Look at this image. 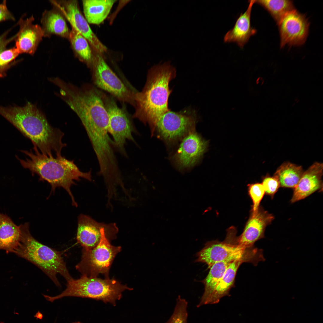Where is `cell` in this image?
Listing matches in <instances>:
<instances>
[{"label":"cell","instance_id":"obj_1","mask_svg":"<svg viewBox=\"0 0 323 323\" xmlns=\"http://www.w3.org/2000/svg\"><path fill=\"white\" fill-rule=\"evenodd\" d=\"M0 114L30 139L34 147L42 153L61 154L66 146L62 140L63 132L53 127L36 106L29 102L23 106H0Z\"/></svg>","mask_w":323,"mask_h":323},{"label":"cell","instance_id":"obj_2","mask_svg":"<svg viewBox=\"0 0 323 323\" xmlns=\"http://www.w3.org/2000/svg\"><path fill=\"white\" fill-rule=\"evenodd\" d=\"M176 74V69L169 61L155 65L148 71L142 91L135 94L133 118L148 124L152 132L160 118L170 110L168 100L172 90L169 84Z\"/></svg>","mask_w":323,"mask_h":323},{"label":"cell","instance_id":"obj_3","mask_svg":"<svg viewBox=\"0 0 323 323\" xmlns=\"http://www.w3.org/2000/svg\"><path fill=\"white\" fill-rule=\"evenodd\" d=\"M33 152L22 151L28 158L23 160L17 158L21 165L29 169L33 175H37L39 180L49 183L53 192L57 187L63 188L70 196L72 205L77 207L71 187L76 184L75 181H79L81 178L91 181V170L81 171L74 160H69L61 154L54 157L52 155L42 153L36 147H33Z\"/></svg>","mask_w":323,"mask_h":323},{"label":"cell","instance_id":"obj_4","mask_svg":"<svg viewBox=\"0 0 323 323\" xmlns=\"http://www.w3.org/2000/svg\"><path fill=\"white\" fill-rule=\"evenodd\" d=\"M29 223L19 226L21 237L19 245L15 253L39 268L57 286L61 285L57 276L62 275L67 281L74 278L70 275L60 252L45 245L35 239L31 235Z\"/></svg>","mask_w":323,"mask_h":323},{"label":"cell","instance_id":"obj_5","mask_svg":"<svg viewBox=\"0 0 323 323\" xmlns=\"http://www.w3.org/2000/svg\"><path fill=\"white\" fill-rule=\"evenodd\" d=\"M227 232L223 241L215 240L206 243L196 253L197 258L194 262L205 263L210 268L214 264L223 261L242 259L256 266L259 262L265 260L262 249L254 246L245 248L238 244L235 227L231 226Z\"/></svg>","mask_w":323,"mask_h":323},{"label":"cell","instance_id":"obj_6","mask_svg":"<svg viewBox=\"0 0 323 323\" xmlns=\"http://www.w3.org/2000/svg\"><path fill=\"white\" fill-rule=\"evenodd\" d=\"M126 290L132 289L113 279H103L82 275L78 279L67 282L66 288L60 294L44 296L51 302L64 297H77L101 300L115 305L116 301L121 298L122 292Z\"/></svg>","mask_w":323,"mask_h":323},{"label":"cell","instance_id":"obj_7","mask_svg":"<svg viewBox=\"0 0 323 323\" xmlns=\"http://www.w3.org/2000/svg\"><path fill=\"white\" fill-rule=\"evenodd\" d=\"M101 232L100 240L96 246L91 249H83L81 260L76 266L82 275L95 278L102 273L108 277L111 264L121 250L120 246H114L110 243L104 228H101Z\"/></svg>","mask_w":323,"mask_h":323},{"label":"cell","instance_id":"obj_8","mask_svg":"<svg viewBox=\"0 0 323 323\" xmlns=\"http://www.w3.org/2000/svg\"><path fill=\"white\" fill-rule=\"evenodd\" d=\"M92 79L98 87L119 100L134 106L136 91L127 86L107 64L101 54L96 53L92 65Z\"/></svg>","mask_w":323,"mask_h":323},{"label":"cell","instance_id":"obj_9","mask_svg":"<svg viewBox=\"0 0 323 323\" xmlns=\"http://www.w3.org/2000/svg\"><path fill=\"white\" fill-rule=\"evenodd\" d=\"M102 98L108 115V132L113 139L114 147L127 156L126 140L135 142L132 133L136 132V129L127 113L118 106L111 97L103 93Z\"/></svg>","mask_w":323,"mask_h":323},{"label":"cell","instance_id":"obj_10","mask_svg":"<svg viewBox=\"0 0 323 323\" xmlns=\"http://www.w3.org/2000/svg\"><path fill=\"white\" fill-rule=\"evenodd\" d=\"M196 116L195 111L190 109L177 112L170 110L160 118L155 129L164 140L174 141L194 131Z\"/></svg>","mask_w":323,"mask_h":323},{"label":"cell","instance_id":"obj_11","mask_svg":"<svg viewBox=\"0 0 323 323\" xmlns=\"http://www.w3.org/2000/svg\"><path fill=\"white\" fill-rule=\"evenodd\" d=\"M280 48L286 45L298 46L303 44L309 32L310 23L305 15L294 9L287 13L277 24Z\"/></svg>","mask_w":323,"mask_h":323},{"label":"cell","instance_id":"obj_12","mask_svg":"<svg viewBox=\"0 0 323 323\" xmlns=\"http://www.w3.org/2000/svg\"><path fill=\"white\" fill-rule=\"evenodd\" d=\"M104 228L107 238L116 237L118 229L115 223L105 224L98 223L90 217L80 215L78 220L77 240L83 248L91 249L99 243L101 237V230Z\"/></svg>","mask_w":323,"mask_h":323},{"label":"cell","instance_id":"obj_13","mask_svg":"<svg viewBox=\"0 0 323 323\" xmlns=\"http://www.w3.org/2000/svg\"><path fill=\"white\" fill-rule=\"evenodd\" d=\"M72 27L79 33L88 41L96 53L102 54L107 49L93 32L85 18L81 13L76 1L63 2L59 6Z\"/></svg>","mask_w":323,"mask_h":323},{"label":"cell","instance_id":"obj_14","mask_svg":"<svg viewBox=\"0 0 323 323\" xmlns=\"http://www.w3.org/2000/svg\"><path fill=\"white\" fill-rule=\"evenodd\" d=\"M250 212L242 233L237 237L238 244L245 248L253 246L256 241L263 238L266 227L274 219L273 215L260 206L255 211Z\"/></svg>","mask_w":323,"mask_h":323},{"label":"cell","instance_id":"obj_15","mask_svg":"<svg viewBox=\"0 0 323 323\" xmlns=\"http://www.w3.org/2000/svg\"><path fill=\"white\" fill-rule=\"evenodd\" d=\"M208 142L194 131L188 133L181 142L175 156L177 164L182 168L194 166L205 152Z\"/></svg>","mask_w":323,"mask_h":323},{"label":"cell","instance_id":"obj_16","mask_svg":"<svg viewBox=\"0 0 323 323\" xmlns=\"http://www.w3.org/2000/svg\"><path fill=\"white\" fill-rule=\"evenodd\" d=\"M33 16L19 21V31L16 35L15 47L19 54L27 53L33 55L44 36L42 28L33 22Z\"/></svg>","mask_w":323,"mask_h":323},{"label":"cell","instance_id":"obj_17","mask_svg":"<svg viewBox=\"0 0 323 323\" xmlns=\"http://www.w3.org/2000/svg\"><path fill=\"white\" fill-rule=\"evenodd\" d=\"M322 163L317 162L304 172L298 184L294 188L290 200L291 203L304 199L318 191H322Z\"/></svg>","mask_w":323,"mask_h":323},{"label":"cell","instance_id":"obj_18","mask_svg":"<svg viewBox=\"0 0 323 323\" xmlns=\"http://www.w3.org/2000/svg\"><path fill=\"white\" fill-rule=\"evenodd\" d=\"M249 4L247 9L241 13L237 19L234 27L228 31L224 37V42L236 43L241 48L255 35L257 31L251 25V16L252 8L255 0L248 1Z\"/></svg>","mask_w":323,"mask_h":323},{"label":"cell","instance_id":"obj_19","mask_svg":"<svg viewBox=\"0 0 323 323\" xmlns=\"http://www.w3.org/2000/svg\"><path fill=\"white\" fill-rule=\"evenodd\" d=\"M21 237L19 226H16L7 215L0 212V249L6 253H14Z\"/></svg>","mask_w":323,"mask_h":323},{"label":"cell","instance_id":"obj_20","mask_svg":"<svg viewBox=\"0 0 323 323\" xmlns=\"http://www.w3.org/2000/svg\"><path fill=\"white\" fill-rule=\"evenodd\" d=\"M244 262V260L240 259L235 260L230 263L206 304L218 303L221 298L229 295L230 290L234 285L237 270L241 264Z\"/></svg>","mask_w":323,"mask_h":323},{"label":"cell","instance_id":"obj_21","mask_svg":"<svg viewBox=\"0 0 323 323\" xmlns=\"http://www.w3.org/2000/svg\"><path fill=\"white\" fill-rule=\"evenodd\" d=\"M116 0L83 1V12L88 23L99 25L106 18Z\"/></svg>","mask_w":323,"mask_h":323},{"label":"cell","instance_id":"obj_22","mask_svg":"<svg viewBox=\"0 0 323 323\" xmlns=\"http://www.w3.org/2000/svg\"><path fill=\"white\" fill-rule=\"evenodd\" d=\"M41 23L44 36L55 34L68 39L70 31L65 19L59 12L54 10L45 11Z\"/></svg>","mask_w":323,"mask_h":323},{"label":"cell","instance_id":"obj_23","mask_svg":"<svg viewBox=\"0 0 323 323\" xmlns=\"http://www.w3.org/2000/svg\"><path fill=\"white\" fill-rule=\"evenodd\" d=\"M226 261L216 263L210 268L206 277L200 281L204 285L205 290L200 301L197 307H199L206 304L209 298L223 277L227 268L233 262Z\"/></svg>","mask_w":323,"mask_h":323},{"label":"cell","instance_id":"obj_24","mask_svg":"<svg viewBox=\"0 0 323 323\" xmlns=\"http://www.w3.org/2000/svg\"><path fill=\"white\" fill-rule=\"evenodd\" d=\"M303 172L301 166L286 162L282 164L278 168L274 175L278 179L280 186L294 188Z\"/></svg>","mask_w":323,"mask_h":323},{"label":"cell","instance_id":"obj_25","mask_svg":"<svg viewBox=\"0 0 323 323\" xmlns=\"http://www.w3.org/2000/svg\"><path fill=\"white\" fill-rule=\"evenodd\" d=\"M68 39L77 56L90 67L94 55L87 40L72 27L70 31Z\"/></svg>","mask_w":323,"mask_h":323},{"label":"cell","instance_id":"obj_26","mask_svg":"<svg viewBox=\"0 0 323 323\" xmlns=\"http://www.w3.org/2000/svg\"><path fill=\"white\" fill-rule=\"evenodd\" d=\"M255 3L266 10L277 24L287 13L295 9L291 0H255Z\"/></svg>","mask_w":323,"mask_h":323},{"label":"cell","instance_id":"obj_27","mask_svg":"<svg viewBox=\"0 0 323 323\" xmlns=\"http://www.w3.org/2000/svg\"><path fill=\"white\" fill-rule=\"evenodd\" d=\"M188 302L179 295L173 313L166 323H187Z\"/></svg>","mask_w":323,"mask_h":323},{"label":"cell","instance_id":"obj_28","mask_svg":"<svg viewBox=\"0 0 323 323\" xmlns=\"http://www.w3.org/2000/svg\"><path fill=\"white\" fill-rule=\"evenodd\" d=\"M248 195L252 202L250 211H255L260 206V204L265 191L262 183L258 182L249 184L247 185Z\"/></svg>","mask_w":323,"mask_h":323},{"label":"cell","instance_id":"obj_29","mask_svg":"<svg viewBox=\"0 0 323 323\" xmlns=\"http://www.w3.org/2000/svg\"><path fill=\"white\" fill-rule=\"evenodd\" d=\"M263 185L266 194L273 198L275 194L280 187V183L278 178L274 175L273 176L267 175L262 180Z\"/></svg>","mask_w":323,"mask_h":323},{"label":"cell","instance_id":"obj_30","mask_svg":"<svg viewBox=\"0 0 323 323\" xmlns=\"http://www.w3.org/2000/svg\"><path fill=\"white\" fill-rule=\"evenodd\" d=\"M19 54L17 48L14 47L4 50L0 53V67L9 64Z\"/></svg>","mask_w":323,"mask_h":323},{"label":"cell","instance_id":"obj_31","mask_svg":"<svg viewBox=\"0 0 323 323\" xmlns=\"http://www.w3.org/2000/svg\"><path fill=\"white\" fill-rule=\"evenodd\" d=\"M7 20H14L15 18L7 9L6 1L4 0L0 4V22Z\"/></svg>","mask_w":323,"mask_h":323},{"label":"cell","instance_id":"obj_32","mask_svg":"<svg viewBox=\"0 0 323 323\" xmlns=\"http://www.w3.org/2000/svg\"><path fill=\"white\" fill-rule=\"evenodd\" d=\"M7 32H6L0 36V53L4 50L7 45L16 38V35L11 38L7 39Z\"/></svg>","mask_w":323,"mask_h":323},{"label":"cell","instance_id":"obj_33","mask_svg":"<svg viewBox=\"0 0 323 323\" xmlns=\"http://www.w3.org/2000/svg\"><path fill=\"white\" fill-rule=\"evenodd\" d=\"M3 69L0 68V77H3Z\"/></svg>","mask_w":323,"mask_h":323},{"label":"cell","instance_id":"obj_34","mask_svg":"<svg viewBox=\"0 0 323 323\" xmlns=\"http://www.w3.org/2000/svg\"><path fill=\"white\" fill-rule=\"evenodd\" d=\"M72 323H81L80 322H75Z\"/></svg>","mask_w":323,"mask_h":323}]
</instances>
